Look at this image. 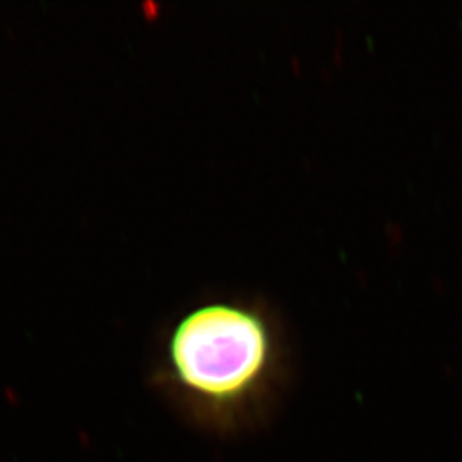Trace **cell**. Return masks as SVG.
I'll list each match as a JSON object with an SVG mask.
<instances>
[{"instance_id":"1","label":"cell","mask_w":462,"mask_h":462,"mask_svg":"<svg viewBox=\"0 0 462 462\" xmlns=\"http://www.w3.org/2000/svg\"><path fill=\"white\" fill-rule=\"evenodd\" d=\"M280 372V334L264 307L213 300L170 328L160 379L200 421L236 425L269 397Z\"/></svg>"}]
</instances>
